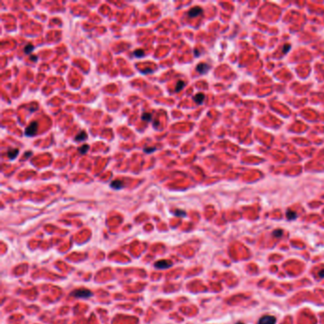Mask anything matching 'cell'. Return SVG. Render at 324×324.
Instances as JSON below:
<instances>
[{
    "mask_svg": "<svg viewBox=\"0 0 324 324\" xmlns=\"http://www.w3.org/2000/svg\"><path fill=\"white\" fill-rule=\"evenodd\" d=\"M18 153H19V150L17 148H13V149H9L7 154H8L10 160H14L18 156Z\"/></svg>",
    "mask_w": 324,
    "mask_h": 324,
    "instance_id": "cell-8",
    "label": "cell"
},
{
    "mask_svg": "<svg viewBox=\"0 0 324 324\" xmlns=\"http://www.w3.org/2000/svg\"><path fill=\"white\" fill-rule=\"evenodd\" d=\"M184 86H185V83L184 81H182V80L178 81L177 84H176V88H175V91L179 92L180 90H182V89L184 88Z\"/></svg>",
    "mask_w": 324,
    "mask_h": 324,
    "instance_id": "cell-11",
    "label": "cell"
},
{
    "mask_svg": "<svg viewBox=\"0 0 324 324\" xmlns=\"http://www.w3.org/2000/svg\"><path fill=\"white\" fill-rule=\"evenodd\" d=\"M290 50H291V46H290L289 44H286L283 46V48H282V53H284V54L287 53Z\"/></svg>",
    "mask_w": 324,
    "mask_h": 324,
    "instance_id": "cell-17",
    "label": "cell"
},
{
    "mask_svg": "<svg viewBox=\"0 0 324 324\" xmlns=\"http://www.w3.org/2000/svg\"><path fill=\"white\" fill-rule=\"evenodd\" d=\"M286 216H287V219L288 220H295V219H297L296 212H294L292 210H288L287 213H286Z\"/></svg>",
    "mask_w": 324,
    "mask_h": 324,
    "instance_id": "cell-13",
    "label": "cell"
},
{
    "mask_svg": "<svg viewBox=\"0 0 324 324\" xmlns=\"http://www.w3.org/2000/svg\"><path fill=\"white\" fill-rule=\"evenodd\" d=\"M203 12V11L202 8H200V7H194V8H192L191 10L188 11L187 15L189 17H191V18L197 17V16H199L200 14H202Z\"/></svg>",
    "mask_w": 324,
    "mask_h": 324,
    "instance_id": "cell-5",
    "label": "cell"
},
{
    "mask_svg": "<svg viewBox=\"0 0 324 324\" xmlns=\"http://www.w3.org/2000/svg\"><path fill=\"white\" fill-rule=\"evenodd\" d=\"M174 214L176 216H178V217H184V216L187 215V213H185L184 211H182V210H176L174 212Z\"/></svg>",
    "mask_w": 324,
    "mask_h": 324,
    "instance_id": "cell-18",
    "label": "cell"
},
{
    "mask_svg": "<svg viewBox=\"0 0 324 324\" xmlns=\"http://www.w3.org/2000/svg\"><path fill=\"white\" fill-rule=\"evenodd\" d=\"M133 54H134V56H136L138 58H141V57L144 56V51L143 50H134Z\"/></svg>",
    "mask_w": 324,
    "mask_h": 324,
    "instance_id": "cell-14",
    "label": "cell"
},
{
    "mask_svg": "<svg viewBox=\"0 0 324 324\" xmlns=\"http://www.w3.org/2000/svg\"><path fill=\"white\" fill-rule=\"evenodd\" d=\"M194 101L198 104V105H201V104L203 103V100H204V94L203 93H198L194 96Z\"/></svg>",
    "mask_w": 324,
    "mask_h": 324,
    "instance_id": "cell-10",
    "label": "cell"
},
{
    "mask_svg": "<svg viewBox=\"0 0 324 324\" xmlns=\"http://www.w3.org/2000/svg\"><path fill=\"white\" fill-rule=\"evenodd\" d=\"M273 235L277 236V237H281L282 236V230H275L273 232Z\"/></svg>",
    "mask_w": 324,
    "mask_h": 324,
    "instance_id": "cell-20",
    "label": "cell"
},
{
    "mask_svg": "<svg viewBox=\"0 0 324 324\" xmlns=\"http://www.w3.org/2000/svg\"><path fill=\"white\" fill-rule=\"evenodd\" d=\"M34 50V47L32 46V44H28L27 46L25 47V49H24V53H26V54H29V53H32V51Z\"/></svg>",
    "mask_w": 324,
    "mask_h": 324,
    "instance_id": "cell-12",
    "label": "cell"
},
{
    "mask_svg": "<svg viewBox=\"0 0 324 324\" xmlns=\"http://www.w3.org/2000/svg\"><path fill=\"white\" fill-rule=\"evenodd\" d=\"M31 60H32L33 62H35L37 60V56H34V55H31Z\"/></svg>",
    "mask_w": 324,
    "mask_h": 324,
    "instance_id": "cell-22",
    "label": "cell"
},
{
    "mask_svg": "<svg viewBox=\"0 0 324 324\" xmlns=\"http://www.w3.org/2000/svg\"><path fill=\"white\" fill-rule=\"evenodd\" d=\"M87 137H88L87 132L84 131V130H82V131H80L79 133L77 134L74 140H75L76 142H83V141L87 140Z\"/></svg>",
    "mask_w": 324,
    "mask_h": 324,
    "instance_id": "cell-7",
    "label": "cell"
},
{
    "mask_svg": "<svg viewBox=\"0 0 324 324\" xmlns=\"http://www.w3.org/2000/svg\"><path fill=\"white\" fill-rule=\"evenodd\" d=\"M258 324H276V318L272 316H264L259 320Z\"/></svg>",
    "mask_w": 324,
    "mask_h": 324,
    "instance_id": "cell-4",
    "label": "cell"
},
{
    "mask_svg": "<svg viewBox=\"0 0 324 324\" xmlns=\"http://www.w3.org/2000/svg\"><path fill=\"white\" fill-rule=\"evenodd\" d=\"M88 149H89V147L88 146V144H84V146H82L79 148V152L81 154H85V153H87Z\"/></svg>",
    "mask_w": 324,
    "mask_h": 324,
    "instance_id": "cell-15",
    "label": "cell"
},
{
    "mask_svg": "<svg viewBox=\"0 0 324 324\" xmlns=\"http://www.w3.org/2000/svg\"><path fill=\"white\" fill-rule=\"evenodd\" d=\"M196 69H197V72H200L201 74H204L209 70V65L206 64V63H201V64H199L196 67Z\"/></svg>",
    "mask_w": 324,
    "mask_h": 324,
    "instance_id": "cell-6",
    "label": "cell"
},
{
    "mask_svg": "<svg viewBox=\"0 0 324 324\" xmlns=\"http://www.w3.org/2000/svg\"><path fill=\"white\" fill-rule=\"evenodd\" d=\"M110 187L112 188H114V189H116V190H118V189H121L123 187H124V184H123V182L120 181V180H115V181L111 182Z\"/></svg>",
    "mask_w": 324,
    "mask_h": 324,
    "instance_id": "cell-9",
    "label": "cell"
},
{
    "mask_svg": "<svg viewBox=\"0 0 324 324\" xmlns=\"http://www.w3.org/2000/svg\"><path fill=\"white\" fill-rule=\"evenodd\" d=\"M72 296L78 297V299H88L92 296L91 291H89L88 289L86 288H80V289H76L72 291Z\"/></svg>",
    "mask_w": 324,
    "mask_h": 324,
    "instance_id": "cell-1",
    "label": "cell"
},
{
    "mask_svg": "<svg viewBox=\"0 0 324 324\" xmlns=\"http://www.w3.org/2000/svg\"><path fill=\"white\" fill-rule=\"evenodd\" d=\"M173 265V263L170 262V260H167V259H161V260H158V262H155V267L156 268H159V269H167V268H169Z\"/></svg>",
    "mask_w": 324,
    "mask_h": 324,
    "instance_id": "cell-3",
    "label": "cell"
},
{
    "mask_svg": "<svg viewBox=\"0 0 324 324\" xmlns=\"http://www.w3.org/2000/svg\"><path fill=\"white\" fill-rule=\"evenodd\" d=\"M37 129H38V124H37V122H32L31 124L26 128L25 135L29 136V137L34 136L37 132Z\"/></svg>",
    "mask_w": 324,
    "mask_h": 324,
    "instance_id": "cell-2",
    "label": "cell"
},
{
    "mask_svg": "<svg viewBox=\"0 0 324 324\" xmlns=\"http://www.w3.org/2000/svg\"><path fill=\"white\" fill-rule=\"evenodd\" d=\"M142 120L146 121V122H150L151 121V114L149 113H144L142 115Z\"/></svg>",
    "mask_w": 324,
    "mask_h": 324,
    "instance_id": "cell-16",
    "label": "cell"
},
{
    "mask_svg": "<svg viewBox=\"0 0 324 324\" xmlns=\"http://www.w3.org/2000/svg\"><path fill=\"white\" fill-rule=\"evenodd\" d=\"M237 324H243V323H241V322H238Z\"/></svg>",
    "mask_w": 324,
    "mask_h": 324,
    "instance_id": "cell-26",
    "label": "cell"
},
{
    "mask_svg": "<svg viewBox=\"0 0 324 324\" xmlns=\"http://www.w3.org/2000/svg\"><path fill=\"white\" fill-rule=\"evenodd\" d=\"M31 155H32V152H29V151H28V152H27V153H26V154H25V159H27V158L29 157V156H31Z\"/></svg>",
    "mask_w": 324,
    "mask_h": 324,
    "instance_id": "cell-23",
    "label": "cell"
},
{
    "mask_svg": "<svg viewBox=\"0 0 324 324\" xmlns=\"http://www.w3.org/2000/svg\"><path fill=\"white\" fill-rule=\"evenodd\" d=\"M156 149H157L156 147H146V148H144V151L147 152V153H151V152L155 151Z\"/></svg>",
    "mask_w": 324,
    "mask_h": 324,
    "instance_id": "cell-19",
    "label": "cell"
},
{
    "mask_svg": "<svg viewBox=\"0 0 324 324\" xmlns=\"http://www.w3.org/2000/svg\"><path fill=\"white\" fill-rule=\"evenodd\" d=\"M143 73H148V72H152V69H146V70H144V72H142Z\"/></svg>",
    "mask_w": 324,
    "mask_h": 324,
    "instance_id": "cell-24",
    "label": "cell"
},
{
    "mask_svg": "<svg viewBox=\"0 0 324 324\" xmlns=\"http://www.w3.org/2000/svg\"><path fill=\"white\" fill-rule=\"evenodd\" d=\"M157 126H158V122L155 121V123H154V128H157Z\"/></svg>",
    "mask_w": 324,
    "mask_h": 324,
    "instance_id": "cell-25",
    "label": "cell"
},
{
    "mask_svg": "<svg viewBox=\"0 0 324 324\" xmlns=\"http://www.w3.org/2000/svg\"><path fill=\"white\" fill-rule=\"evenodd\" d=\"M318 276H319V278H324V270H321L318 273Z\"/></svg>",
    "mask_w": 324,
    "mask_h": 324,
    "instance_id": "cell-21",
    "label": "cell"
}]
</instances>
